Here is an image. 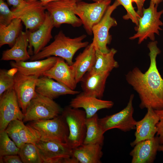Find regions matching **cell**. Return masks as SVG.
<instances>
[{"label":"cell","mask_w":163,"mask_h":163,"mask_svg":"<svg viewBox=\"0 0 163 163\" xmlns=\"http://www.w3.org/2000/svg\"><path fill=\"white\" fill-rule=\"evenodd\" d=\"M155 40L149 42L150 64L147 70L142 72L137 67L126 75V80L137 92L140 100L141 109L151 108L155 110L163 109V79L157 69L156 59L161 51Z\"/></svg>","instance_id":"1"},{"label":"cell","mask_w":163,"mask_h":163,"mask_svg":"<svg viewBox=\"0 0 163 163\" xmlns=\"http://www.w3.org/2000/svg\"><path fill=\"white\" fill-rule=\"evenodd\" d=\"M85 34L71 38L66 36L62 30L56 35L54 41L36 54L30 56V61L43 59L52 56L64 59L69 65L73 63V58L79 50L89 45L88 41H83L86 37Z\"/></svg>","instance_id":"2"},{"label":"cell","mask_w":163,"mask_h":163,"mask_svg":"<svg viewBox=\"0 0 163 163\" xmlns=\"http://www.w3.org/2000/svg\"><path fill=\"white\" fill-rule=\"evenodd\" d=\"M158 5L150 1L148 8H143L142 15L139 18L137 32L130 37L129 39L138 38L139 44L148 38L152 41L155 40V34L160 35V31L162 30L161 27L163 25L160 19L163 9L158 11Z\"/></svg>","instance_id":"3"},{"label":"cell","mask_w":163,"mask_h":163,"mask_svg":"<svg viewBox=\"0 0 163 163\" xmlns=\"http://www.w3.org/2000/svg\"><path fill=\"white\" fill-rule=\"evenodd\" d=\"M61 114L65 120L69 130L66 143L72 149L82 145L86 132L87 117L85 110L69 105L62 110Z\"/></svg>","instance_id":"4"},{"label":"cell","mask_w":163,"mask_h":163,"mask_svg":"<svg viewBox=\"0 0 163 163\" xmlns=\"http://www.w3.org/2000/svg\"><path fill=\"white\" fill-rule=\"evenodd\" d=\"M35 145L43 163H78L66 143L41 139Z\"/></svg>","instance_id":"5"},{"label":"cell","mask_w":163,"mask_h":163,"mask_svg":"<svg viewBox=\"0 0 163 163\" xmlns=\"http://www.w3.org/2000/svg\"><path fill=\"white\" fill-rule=\"evenodd\" d=\"M76 0H58L49 3L44 6L53 23L54 27L68 24L74 27L82 25L81 20L75 14Z\"/></svg>","instance_id":"6"},{"label":"cell","mask_w":163,"mask_h":163,"mask_svg":"<svg viewBox=\"0 0 163 163\" xmlns=\"http://www.w3.org/2000/svg\"><path fill=\"white\" fill-rule=\"evenodd\" d=\"M62 110L53 99L37 92L28 106L23 122L47 120L60 115Z\"/></svg>","instance_id":"7"},{"label":"cell","mask_w":163,"mask_h":163,"mask_svg":"<svg viewBox=\"0 0 163 163\" xmlns=\"http://www.w3.org/2000/svg\"><path fill=\"white\" fill-rule=\"evenodd\" d=\"M29 125L39 133L41 140L66 142L69 130L61 114L52 119L32 121Z\"/></svg>","instance_id":"8"},{"label":"cell","mask_w":163,"mask_h":163,"mask_svg":"<svg viewBox=\"0 0 163 163\" xmlns=\"http://www.w3.org/2000/svg\"><path fill=\"white\" fill-rule=\"evenodd\" d=\"M134 97L133 94L130 95L127 105L119 112L99 118V123L104 133L113 129H117L125 132L135 129L136 121L133 117Z\"/></svg>","instance_id":"9"},{"label":"cell","mask_w":163,"mask_h":163,"mask_svg":"<svg viewBox=\"0 0 163 163\" xmlns=\"http://www.w3.org/2000/svg\"><path fill=\"white\" fill-rule=\"evenodd\" d=\"M120 5V2L116 0L112 5L109 6L100 21L92 27L93 38L92 43L96 49L103 53H107L110 51L107 46L111 40L109 31L111 27L117 25L116 20L111 17V14Z\"/></svg>","instance_id":"10"},{"label":"cell","mask_w":163,"mask_h":163,"mask_svg":"<svg viewBox=\"0 0 163 163\" xmlns=\"http://www.w3.org/2000/svg\"><path fill=\"white\" fill-rule=\"evenodd\" d=\"M111 2V0H106L91 3H77L75 14L81 20L88 34H92V27L101 20Z\"/></svg>","instance_id":"11"},{"label":"cell","mask_w":163,"mask_h":163,"mask_svg":"<svg viewBox=\"0 0 163 163\" xmlns=\"http://www.w3.org/2000/svg\"><path fill=\"white\" fill-rule=\"evenodd\" d=\"M46 9L40 1L27 2L23 7L12 11L16 18L20 19L25 26L26 30L34 31L44 23L46 17Z\"/></svg>","instance_id":"12"},{"label":"cell","mask_w":163,"mask_h":163,"mask_svg":"<svg viewBox=\"0 0 163 163\" xmlns=\"http://www.w3.org/2000/svg\"><path fill=\"white\" fill-rule=\"evenodd\" d=\"M20 108L13 88L0 96V132L5 130L9 123L13 120H23L24 114Z\"/></svg>","instance_id":"13"},{"label":"cell","mask_w":163,"mask_h":163,"mask_svg":"<svg viewBox=\"0 0 163 163\" xmlns=\"http://www.w3.org/2000/svg\"><path fill=\"white\" fill-rule=\"evenodd\" d=\"M39 77L26 76L17 71L14 75L13 87L16 94L19 106L25 114L32 99L36 95V88Z\"/></svg>","instance_id":"14"},{"label":"cell","mask_w":163,"mask_h":163,"mask_svg":"<svg viewBox=\"0 0 163 163\" xmlns=\"http://www.w3.org/2000/svg\"><path fill=\"white\" fill-rule=\"evenodd\" d=\"M53 27L52 20L46 11L45 21L37 30L32 32L26 30L29 42L30 55L37 54L46 46L53 38L52 31Z\"/></svg>","instance_id":"15"},{"label":"cell","mask_w":163,"mask_h":163,"mask_svg":"<svg viewBox=\"0 0 163 163\" xmlns=\"http://www.w3.org/2000/svg\"><path fill=\"white\" fill-rule=\"evenodd\" d=\"M159 118L154 110L149 108L144 117L136 121L135 139L130 143L134 147L138 142L154 138L157 132V125L159 122Z\"/></svg>","instance_id":"16"},{"label":"cell","mask_w":163,"mask_h":163,"mask_svg":"<svg viewBox=\"0 0 163 163\" xmlns=\"http://www.w3.org/2000/svg\"><path fill=\"white\" fill-rule=\"evenodd\" d=\"M113 105L112 101L87 95L82 92L71 99L69 106L73 108H83L88 118L93 116L100 110L112 108Z\"/></svg>","instance_id":"17"},{"label":"cell","mask_w":163,"mask_h":163,"mask_svg":"<svg viewBox=\"0 0 163 163\" xmlns=\"http://www.w3.org/2000/svg\"><path fill=\"white\" fill-rule=\"evenodd\" d=\"M160 145L158 136L142 141L130 151L132 163H153L156 158Z\"/></svg>","instance_id":"18"},{"label":"cell","mask_w":163,"mask_h":163,"mask_svg":"<svg viewBox=\"0 0 163 163\" xmlns=\"http://www.w3.org/2000/svg\"><path fill=\"white\" fill-rule=\"evenodd\" d=\"M58 57L52 56L44 59L30 62L11 61L10 64L12 68L17 69L22 74L26 76H34L39 78L50 69L56 63Z\"/></svg>","instance_id":"19"},{"label":"cell","mask_w":163,"mask_h":163,"mask_svg":"<svg viewBox=\"0 0 163 163\" xmlns=\"http://www.w3.org/2000/svg\"><path fill=\"white\" fill-rule=\"evenodd\" d=\"M43 76L55 80L72 90H75L78 84L71 65L63 58L58 57L55 65L45 72Z\"/></svg>","instance_id":"20"},{"label":"cell","mask_w":163,"mask_h":163,"mask_svg":"<svg viewBox=\"0 0 163 163\" xmlns=\"http://www.w3.org/2000/svg\"><path fill=\"white\" fill-rule=\"evenodd\" d=\"M36 91L37 93L53 100L61 96L77 94L80 93L79 91L72 90L45 76L38 78Z\"/></svg>","instance_id":"21"},{"label":"cell","mask_w":163,"mask_h":163,"mask_svg":"<svg viewBox=\"0 0 163 163\" xmlns=\"http://www.w3.org/2000/svg\"><path fill=\"white\" fill-rule=\"evenodd\" d=\"M110 73L86 72L80 82L82 92L87 95L102 99Z\"/></svg>","instance_id":"22"},{"label":"cell","mask_w":163,"mask_h":163,"mask_svg":"<svg viewBox=\"0 0 163 163\" xmlns=\"http://www.w3.org/2000/svg\"><path fill=\"white\" fill-rule=\"evenodd\" d=\"M96 53V49L92 43L78 55L71 65L77 83L80 82L84 75L90 71L94 65Z\"/></svg>","instance_id":"23"},{"label":"cell","mask_w":163,"mask_h":163,"mask_svg":"<svg viewBox=\"0 0 163 163\" xmlns=\"http://www.w3.org/2000/svg\"><path fill=\"white\" fill-rule=\"evenodd\" d=\"M28 46L27 32L21 31L13 46L3 51L1 60L20 62L30 59V56L27 50Z\"/></svg>","instance_id":"24"},{"label":"cell","mask_w":163,"mask_h":163,"mask_svg":"<svg viewBox=\"0 0 163 163\" xmlns=\"http://www.w3.org/2000/svg\"><path fill=\"white\" fill-rule=\"evenodd\" d=\"M102 146L98 144H82L72 149V156L79 163H101Z\"/></svg>","instance_id":"25"},{"label":"cell","mask_w":163,"mask_h":163,"mask_svg":"<svg viewBox=\"0 0 163 163\" xmlns=\"http://www.w3.org/2000/svg\"><path fill=\"white\" fill-rule=\"evenodd\" d=\"M96 50L95 63L88 72L92 73H110L114 69L118 67V63L114 58L117 52L116 49L112 48L107 53Z\"/></svg>","instance_id":"26"},{"label":"cell","mask_w":163,"mask_h":163,"mask_svg":"<svg viewBox=\"0 0 163 163\" xmlns=\"http://www.w3.org/2000/svg\"><path fill=\"white\" fill-rule=\"evenodd\" d=\"M22 21L16 18L7 25L0 24V47L7 44L12 47L20 34Z\"/></svg>","instance_id":"27"},{"label":"cell","mask_w":163,"mask_h":163,"mask_svg":"<svg viewBox=\"0 0 163 163\" xmlns=\"http://www.w3.org/2000/svg\"><path fill=\"white\" fill-rule=\"evenodd\" d=\"M99 117L96 113L92 117L86 119V132L83 144L104 145V134L99 123Z\"/></svg>","instance_id":"28"},{"label":"cell","mask_w":163,"mask_h":163,"mask_svg":"<svg viewBox=\"0 0 163 163\" xmlns=\"http://www.w3.org/2000/svg\"><path fill=\"white\" fill-rule=\"evenodd\" d=\"M18 155L23 163H43L36 145L33 144L24 143Z\"/></svg>","instance_id":"29"},{"label":"cell","mask_w":163,"mask_h":163,"mask_svg":"<svg viewBox=\"0 0 163 163\" xmlns=\"http://www.w3.org/2000/svg\"><path fill=\"white\" fill-rule=\"evenodd\" d=\"M19 133L24 143H31L35 145L41 140L39 133L29 125H25L21 121L19 126Z\"/></svg>","instance_id":"30"},{"label":"cell","mask_w":163,"mask_h":163,"mask_svg":"<svg viewBox=\"0 0 163 163\" xmlns=\"http://www.w3.org/2000/svg\"><path fill=\"white\" fill-rule=\"evenodd\" d=\"M19 150L5 130L0 132V157L6 155H18Z\"/></svg>","instance_id":"31"},{"label":"cell","mask_w":163,"mask_h":163,"mask_svg":"<svg viewBox=\"0 0 163 163\" xmlns=\"http://www.w3.org/2000/svg\"><path fill=\"white\" fill-rule=\"evenodd\" d=\"M16 69L8 70H0V96L6 91L13 88L14 83V75L17 72Z\"/></svg>","instance_id":"32"},{"label":"cell","mask_w":163,"mask_h":163,"mask_svg":"<svg viewBox=\"0 0 163 163\" xmlns=\"http://www.w3.org/2000/svg\"><path fill=\"white\" fill-rule=\"evenodd\" d=\"M21 121L15 120L11 121L5 130L9 137L19 148L24 144L21 139L19 133V126Z\"/></svg>","instance_id":"33"},{"label":"cell","mask_w":163,"mask_h":163,"mask_svg":"<svg viewBox=\"0 0 163 163\" xmlns=\"http://www.w3.org/2000/svg\"><path fill=\"white\" fill-rule=\"evenodd\" d=\"M126 10V14L124 15L123 18L125 20L130 19L138 26L139 24V16L134 10L131 0H117Z\"/></svg>","instance_id":"34"},{"label":"cell","mask_w":163,"mask_h":163,"mask_svg":"<svg viewBox=\"0 0 163 163\" xmlns=\"http://www.w3.org/2000/svg\"><path fill=\"white\" fill-rule=\"evenodd\" d=\"M4 0H0V24L7 25L16 17Z\"/></svg>","instance_id":"35"},{"label":"cell","mask_w":163,"mask_h":163,"mask_svg":"<svg viewBox=\"0 0 163 163\" xmlns=\"http://www.w3.org/2000/svg\"><path fill=\"white\" fill-rule=\"evenodd\" d=\"M155 110L159 120L157 125V132L156 135L158 137L160 145H162L163 144V109Z\"/></svg>","instance_id":"36"},{"label":"cell","mask_w":163,"mask_h":163,"mask_svg":"<svg viewBox=\"0 0 163 163\" xmlns=\"http://www.w3.org/2000/svg\"><path fill=\"white\" fill-rule=\"evenodd\" d=\"M0 163H22L23 162L18 155H11L0 157Z\"/></svg>","instance_id":"37"},{"label":"cell","mask_w":163,"mask_h":163,"mask_svg":"<svg viewBox=\"0 0 163 163\" xmlns=\"http://www.w3.org/2000/svg\"><path fill=\"white\" fill-rule=\"evenodd\" d=\"M10 5H12L15 8H20L25 6L27 3L26 0H6Z\"/></svg>","instance_id":"38"},{"label":"cell","mask_w":163,"mask_h":163,"mask_svg":"<svg viewBox=\"0 0 163 163\" xmlns=\"http://www.w3.org/2000/svg\"><path fill=\"white\" fill-rule=\"evenodd\" d=\"M132 2H135L137 7L136 12L138 14L139 18L141 17L143 14V10L144 3L146 0H131Z\"/></svg>","instance_id":"39"},{"label":"cell","mask_w":163,"mask_h":163,"mask_svg":"<svg viewBox=\"0 0 163 163\" xmlns=\"http://www.w3.org/2000/svg\"><path fill=\"white\" fill-rule=\"evenodd\" d=\"M34 0H39L41 2L42 4L44 6L50 2L58 0H26L27 2H31Z\"/></svg>","instance_id":"40"},{"label":"cell","mask_w":163,"mask_h":163,"mask_svg":"<svg viewBox=\"0 0 163 163\" xmlns=\"http://www.w3.org/2000/svg\"><path fill=\"white\" fill-rule=\"evenodd\" d=\"M150 1L155 5H158L163 1V0H150Z\"/></svg>","instance_id":"41"},{"label":"cell","mask_w":163,"mask_h":163,"mask_svg":"<svg viewBox=\"0 0 163 163\" xmlns=\"http://www.w3.org/2000/svg\"><path fill=\"white\" fill-rule=\"evenodd\" d=\"M158 151L163 152V144L160 145L158 149Z\"/></svg>","instance_id":"42"},{"label":"cell","mask_w":163,"mask_h":163,"mask_svg":"<svg viewBox=\"0 0 163 163\" xmlns=\"http://www.w3.org/2000/svg\"><path fill=\"white\" fill-rule=\"evenodd\" d=\"M91 0V1H93L94 2H96L102 1L106 0Z\"/></svg>","instance_id":"43"},{"label":"cell","mask_w":163,"mask_h":163,"mask_svg":"<svg viewBox=\"0 0 163 163\" xmlns=\"http://www.w3.org/2000/svg\"><path fill=\"white\" fill-rule=\"evenodd\" d=\"M76 0L77 1H80V0Z\"/></svg>","instance_id":"44"}]
</instances>
